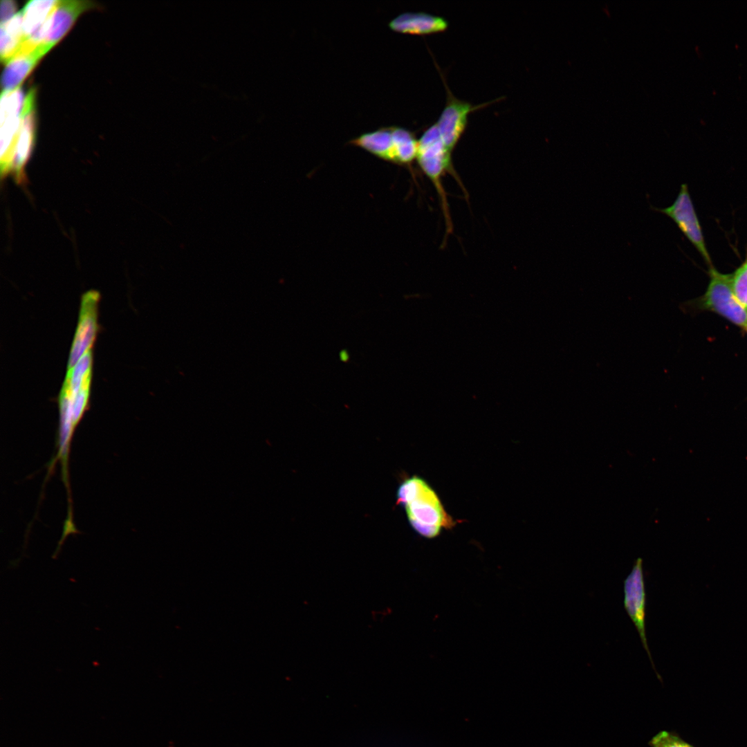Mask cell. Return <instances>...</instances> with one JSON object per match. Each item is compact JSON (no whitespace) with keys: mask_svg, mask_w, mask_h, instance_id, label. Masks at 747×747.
<instances>
[{"mask_svg":"<svg viewBox=\"0 0 747 747\" xmlns=\"http://www.w3.org/2000/svg\"><path fill=\"white\" fill-rule=\"evenodd\" d=\"M398 495L405 508L410 525L426 538L438 536L443 528L454 522L445 512L434 490L423 479L413 476L399 486Z\"/></svg>","mask_w":747,"mask_h":747,"instance_id":"6da1fadb","label":"cell"},{"mask_svg":"<svg viewBox=\"0 0 747 747\" xmlns=\"http://www.w3.org/2000/svg\"><path fill=\"white\" fill-rule=\"evenodd\" d=\"M452 153L445 145L436 123L428 127L418 139L416 162L421 170L433 184L444 216L446 232L452 231V222L450 214L447 194L443 185V177L445 173L451 174L463 189L459 177L454 169Z\"/></svg>","mask_w":747,"mask_h":747,"instance_id":"7a4b0ae2","label":"cell"},{"mask_svg":"<svg viewBox=\"0 0 747 747\" xmlns=\"http://www.w3.org/2000/svg\"><path fill=\"white\" fill-rule=\"evenodd\" d=\"M349 144L382 160L412 169L416 160L418 139L408 129L389 126L360 134Z\"/></svg>","mask_w":747,"mask_h":747,"instance_id":"3957f363","label":"cell"},{"mask_svg":"<svg viewBox=\"0 0 747 747\" xmlns=\"http://www.w3.org/2000/svg\"><path fill=\"white\" fill-rule=\"evenodd\" d=\"M709 284L704 295L697 300L701 309L713 311L734 324L746 329L747 311L737 299L732 287L731 274L708 268Z\"/></svg>","mask_w":747,"mask_h":747,"instance_id":"277c9868","label":"cell"},{"mask_svg":"<svg viewBox=\"0 0 747 747\" xmlns=\"http://www.w3.org/2000/svg\"><path fill=\"white\" fill-rule=\"evenodd\" d=\"M650 208L670 217L696 248L708 268L714 266L687 184L681 185L671 205L665 208L650 206Z\"/></svg>","mask_w":747,"mask_h":747,"instance_id":"5b68a950","label":"cell"},{"mask_svg":"<svg viewBox=\"0 0 747 747\" xmlns=\"http://www.w3.org/2000/svg\"><path fill=\"white\" fill-rule=\"evenodd\" d=\"M94 6L89 1H58L49 17L29 39L44 45L49 50L68 31L77 17Z\"/></svg>","mask_w":747,"mask_h":747,"instance_id":"8992f818","label":"cell"},{"mask_svg":"<svg viewBox=\"0 0 747 747\" xmlns=\"http://www.w3.org/2000/svg\"><path fill=\"white\" fill-rule=\"evenodd\" d=\"M439 71L445 87L447 98L445 107L435 123L443 142L452 153L465 131L470 113L493 102L474 106L470 102L458 99L450 91L443 75Z\"/></svg>","mask_w":747,"mask_h":747,"instance_id":"52a82bcc","label":"cell"},{"mask_svg":"<svg viewBox=\"0 0 747 747\" xmlns=\"http://www.w3.org/2000/svg\"><path fill=\"white\" fill-rule=\"evenodd\" d=\"M624 606L637 629L657 676L661 679L655 669L645 633V588L643 560L640 557L635 560L631 572L624 580Z\"/></svg>","mask_w":747,"mask_h":747,"instance_id":"ba28073f","label":"cell"},{"mask_svg":"<svg viewBox=\"0 0 747 747\" xmlns=\"http://www.w3.org/2000/svg\"><path fill=\"white\" fill-rule=\"evenodd\" d=\"M99 293L91 290L84 294L81 301L79 322L72 344L68 369L73 368L86 352L92 349L98 331Z\"/></svg>","mask_w":747,"mask_h":747,"instance_id":"9c48e42d","label":"cell"},{"mask_svg":"<svg viewBox=\"0 0 747 747\" xmlns=\"http://www.w3.org/2000/svg\"><path fill=\"white\" fill-rule=\"evenodd\" d=\"M388 26L396 33L427 36L445 32L449 23L443 17L427 12H405L391 19Z\"/></svg>","mask_w":747,"mask_h":747,"instance_id":"30bf717a","label":"cell"},{"mask_svg":"<svg viewBox=\"0 0 747 747\" xmlns=\"http://www.w3.org/2000/svg\"><path fill=\"white\" fill-rule=\"evenodd\" d=\"M48 51L44 45L39 44L33 50L18 53L13 57L6 63L3 71L1 84L4 91L19 88L39 59Z\"/></svg>","mask_w":747,"mask_h":747,"instance_id":"8fae6325","label":"cell"},{"mask_svg":"<svg viewBox=\"0 0 747 747\" xmlns=\"http://www.w3.org/2000/svg\"><path fill=\"white\" fill-rule=\"evenodd\" d=\"M35 124V113L34 110H33L24 116L17 142L11 173L14 175L17 183H24L26 178L24 175V167L31 155L33 148Z\"/></svg>","mask_w":747,"mask_h":747,"instance_id":"7c38bea8","label":"cell"},{"mask_svg":"<svg viewBox=\"0 0 747 747\" xmlns=\"http://www.w3.org/2000/svg\"><path fill=\"white\" fill-rule=\"evenodd\" d=\"M0 35L1 59L6 64L19 52L25 39L22 10L1 24Z\"/></svg>","mask_w":747,"mask_h":747,"instance_id":"4fadbf2b","label":"cell"},{"mask_svg":"<svg viewBox=\"0 0 747 747\" xmlns=\"http://www.w3.org/2000/svg\"><path fill=\"white\" fill-rule=\"evenodd\" d=\"M58 1H30L22 10L24 40L36 32L49 17Z\"/></svg>","mask_w":747,"mask_h":747,"instance_id":"5bb4252c","label":"cell"},{"mask_svg":"<svg viewBox=\"0 0 747 747\" xmlns=\"http://www.w3.org/2000/svg\"><path fill=\"white\" fill-rule=\"evenodd\" d=\"M25 100L26 96L19 87L12 91H3L0 103L1 123L28 114L24 111Z\"/></svg>","mask_w":747,"mask_h":747,"instance_id":"9a60e30c","label":"cell"},{"mask_svg":"<svg viewBox=\"0 0 747 747\" xmlns=\"http://www.w3.org/2000/svg\"><path fill=\"white\" fill-rule=\"evenodd\" d=\"M731 282L737 299L747 311V253L743 263L731 273Z\"/></svg>","mask_w":747,"mask_h":747,"instance_id":"2e32d148","label":"cell"},{"mask_svg":"<svg viewBox=\"0 0 747 747\" xmlns=\"http://www.w3.org/2000/svg\"><path fill=\"white\" fill-rule=\"evenodd\" d=\"M649 747H694L675 732L661 730L648 741Z\"/></svg>","mask_w":747,"mask_h":747,"instance_id":"e0dca14e","label":"cell"},{"mask_svg":"<svg viewBox=\"0 0 747 747\" xmlns=\"http://www.w3.org/2000/svg\"><path fill=\"white\" fill-rule=\"evenodd\" d=\"M17 9V4L12 0H3L1 3V24H3L15 15V12Z\"/></svg>","mask_w":747,"mask_h":747,"instance_id":"ac0fdd59","label":"cell"},{"mask_svg":"<svg viewBox=\"0 0 747 747\" xmlns=\"http://www.w3.org/2000/svg\"><path fill=\"white\" fill-rule=\"evenodd\" d=\"M746 331H747V327H746Z\"/></svg>","mask_w":747,"mask_h":747,"instance_id":"d6986e66","label":"cell"}]
</instances>
